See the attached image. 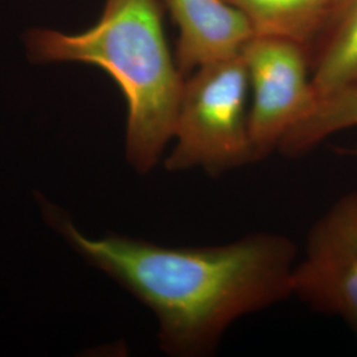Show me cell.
<instances>
[{
  "label": "cell",
  "mask_w": 357,
  "mask_h": 357,
  "mask_svg": "<svg viewBox=\"0 0 357 357\" xmlns=\"http://www.w3.org/2000/svg\"><path fill=\"white\" fill-rule=\"evenodd\" d=\"M65 237L150 307L160 347L172 356H205L243 315L293 295L295 245L258 233L217 246H162L123 236L88 238L69 221Z\"/></svg>",
  "instance_id": "1"
},
{
  "label": "cell",
  "mask_w": 357,
  "mask_h": 357,
  "mask_svg": "<svg viewBox=\"0 0 357 357\" xmlns=\"http://www.w3.org/2000/svg\"><path fill=\"white\" fill-rule=\"evenodd\" d=\"M26 47L35 63L78 61L103 69L128 102V162L139 172L159 162L174 137L185 77L168 48L158 0H107L88 31L35 29Z\"/></svg>",
  "instance_id": "2"
},
{
  "label": "cell",
  "mask_w": 357,
  "mask_h": 357,
  "mask_svg": "<svg viewBox=\"0 0 357 357\" xmlns=\"http://www.w3.org/2000/svg\"><path fill=\"white\" fill-rule=\"evenodd\" d=\"M249 75L241 52L202 65L185 78L168 171L216 175L255 163L249 132Z\"/></svg>",
  "instance_id": "3"
},
{
  "label": "cell",
  "mask_w": 357,
  "mask_h": 357,
  "mask_svg": "<svg viewBox=\"0 0 357 357\" xmlns=\"http://www.w3.org/2000/svg\"><path fill=\"white\" fill-rule=\"evenodd\" d=\"M252 90L249 132L259 162L317 101L308 48L293 38L255 35L241 50Z\"/></svg>",
  "instance_id": "4"
},
{
  "label": "cell",
  "mask_w": 357,
  "mask_h": 357,
  "mask_svg": "<svg viewBox=\"0 0 357 357\" xmlns=\"http://www.w3.org/2000/svg\"><path fill=\"white\" fill-rule=\"evenodd\" d=\"M293 294L314 310L339 315L357 332V192L320 217L294 266Z\"/></svg>",
  "instance_id": "5"
},
{
  "label": "cell",
  "mask_w": 357,
  "mask_h": 357,
  "mask_svg": "<svg viewBox=\"0 0 357 357\" xmlns=\"http://www.w3.org/2000/svg\"><path fill=\"white\" fill-rule=\"evenodd\" d=\"M178 28L176 64L183 76L202 65L238 54L253 26L225 0H165Z\"/></svg>",
  "instance_id": "6"
},
{
  "label": "cell",
  "mask_w": 357,
  "mask_h": 357,
  "mask_svg": "<svg viewBox=\"0 0 357 357\" xmlns=\"http://www.w3.org/2000/svg\"><path fill=\"white\" fill-rule=\"evenodd\" d=\"M317 97L357 85V0H333L308 47Z\"/></svg>",
  "instance_id": "7"
},
{
  "label": "cell",
  "mask_w": 357,
  "mask_h": 357,
  "mask_svg": "<svg viewBox=\"0 0 357 357\" xmlns=\"http://www.w3.org/2000/svg\"><path fill=\"white\" fill-rule=\"evenodd\" d=\"M253 26L255 35L293 38L307 48L333 0H225Z\"/></svg>",
  "instance_id": "8"
},
{
  "label": "cell",
  "mask_w": 357,
  "mask_h": 357,
  "mask_svg": "<svg viewBox=\"0 0 357 357\" xmlns=\"http://www.w3.org/2000/svg\"><path fill=\"white\" fill-rule=\"evenodd\" d=\"M355 126L357 85H351L317 97L308 113L283 137L278 151L286 156H302L332 134Z\"/></svg>",
  "instance_id": "9"
},
{
  "label": "cell",
  "mask_w": 357,
  "mask_h": 357,
  "mask_svg": "<svg viewBox=\"0 0 357 357\" xmlns=\"http://www.w3.org/2000/svg\"><path fill=\"white\" fill-rule=\"evenodd\" d=\"M339 151L342 153H347V155H354V156H357V146L356 147H354V149H349V150L339 149Z\"/></svg>",
  "instance_id": "10"
}]
</instances>
